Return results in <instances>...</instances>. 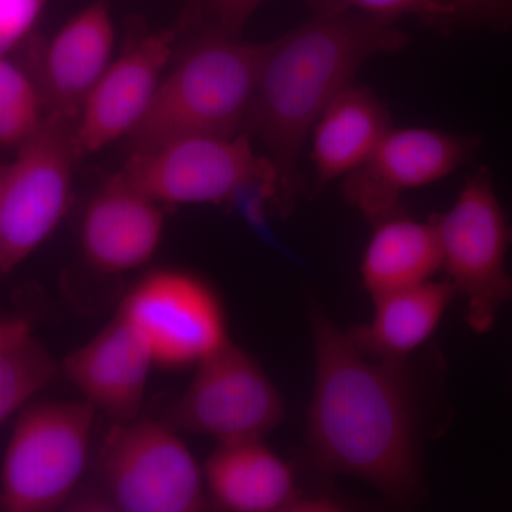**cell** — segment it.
<instances>
[{
  "instance_id": "obj_1",
  "label": "cell",
  "mask_w": 512,
  "mask_h": 512,
  "mask_svg": "<svg viewBox=\"0 0 512 512\" xmlns=\"http://www.w3.org/2000/svg\"><path fill=\"white\" fill-rule=\"evenodd\" d=\"M312 332V466L360 478L394 504L417 503L423 493L419 392L409 362H373L319 309L312 312Z\"/></svg>"
},
{
  "instance_id": "obj_2",
  "label": "cell",
  "mask_w": 512,
  "mask_h": 512,
  "mask_svg": "<svg viewBox=\"0 0 512 512\" xmlns=\"http://www.w3.org/2000/svg\"><path fill=\"white\" fill-rule=\"evenodd\" d=\"M312 10L301 28L272 42L244 128L278 170L284 212L301 188L299 157L320 114L367 60L407 43L394 20L353 9Z\"/></svg>"
},
{
  "instance_id": "obj_3",
  "label": "cell",
  "mask_w": 512,
  "mask_h": 512,
  "mask_svg": "<svg viewBox=\"0 0 512 512\" xmlns=\"http://www.w3.org/2000/svg\"><path fill=\"white\" fill-rule=\"evenodd\" d=\"M272 42H244L218 28L198 39L165 74L128 136L131 153L178 138L244 133Z\"/></svg>"
},
{
  "instance_id": "obj_4",
  "label": "cell",
  "mask_w": 512,
  "mask_h": 512,
  "mask_svg": "<svg viewBox=\"0 0 512 512\" xmlns=\"http://www.w3.org/2000/svg\"><path fill=\"white\" fill-rule=\"evenodd\" d=\"M439 232L448 282L466 301V323L476 335L493 330L504 305L512 302V275L507 254L512 225L493 175L480 167L468 175L456 204L431 217Z\"/></svg>"
},
{
  "instance_id": "obj_5",
  "label": "cell",
  "mask_w": 512,
  "mask_h": 512,
  "mask_svg": "<svg viewBox=\"0 0 512 512\" xmlns=\"http://www.w3.org/2000/svg\"><path fill=\"white\" fill-rule=\"evenodd\" d=\"M76 120L46 113L5 164L0 190V274L26 261L59 227L72 200Z\"/></svg>"
},
{
  "instance_id": "obj_6",
  "label": "cell",
  "mask_w": 512,
  "mask_h": 512,
  "mask_svg": "<svg viewBox=\"0 0 512 512\" xmlns=\"http://www.w3.org/2000/svg\"><path fill=\"white\" fill-rule=\"evenodd\" d=\"M96 412L84 400L37 403L20 414L0 476L6 511H52L69 498L86 467Z\"/></svg>"
},
{
  "instance_id": "obj_7",
  "label": "cell",
  "mask_w": 512,
  "mask_h": 512,
  "mask_svg": "<svg viewBox=\"0 0 512 512\" xmlns=\"http://www.w3.org/2000/svg\"><path fill=\"white\" fill-rule=\"evenodd\" d=\"M111 505L124 512H195L205 508L204 478L183 441L157 421L114 423L99 451Z\"/></svg>"
},
{
  "instance_id": "obj_8",
  "label": "cell",
  "mask_w": 512,
  "mask_h": 512,
  "mask_svg": "<svg viewBox=\"0 0 512 512\" xmlns=\"http://www.w3.org/2000/svg\"><path fill=\"white\" fill-rule=\"evenodd\" d=\"M123 173L158 204L229 205L239 188L251 181L275 178L281 185L274 163L256 153L244 133L178 138L134 151Z\"/></svg>"
},
{
  "instance_id": "obj_9",
  "label": "cell",
  "mask_w": 512,
  "mask_h": 512,
  "mask_svg": "<svg viewBox=\"0 0 512 512\" xmlns=\"http://www.w3.org/2000/svg\"><path fill=\"white\" fill-rule=\"evenodd\" d=\"M140 333L154 365H198L229 342L224 306L190 272L160 269L141 279L119 312Z\"/></svg>"
},
{
  "instance_id": "obj_10",
  "label": "cell",
  "mask_w": 512,
  "mask_h": 512,
  "mask_svg": "<svg viewBox=\"0 0 512 512\" xmlns=\"http://www.w3.org/2000/svg\"><path fill=\"white\" fill-rule=\"evenodd\" d=\"M284 417V400L262 367L228 342L198 363L173 410V424L220 443L261 439Z\"/></svg>"
},
{
  "instance_id": "obj_11",
  "label": "cell",
  "mask_w": 512,
  "mask_h": 512,
  "mask_svg": "<svg viewBox=\"0 0 512 512\" xmlns=\"http://www.w3.org/2000/svg\"><path fill=\"white\" fill-rule=\"evenodd\" d=\"M478 136L434 128H390L365 163L343 178L345 200L373 224L400 214L406 192L447 178L480 147Z\"/></svg>"
},
{
  "instance_id": "obj_12",
  "label": "cell",
  "mask_w": 512,
  "mask_h": 512,
  "mask_svg": "<svg viewBox=\"0 0 512 512\" xmlns=\"http://www.w3.org/2000/svg\"><path fill=\"white\" fill-rule=\"evenodd\" d=\"M174 46L173 30H157L110 63L84 100L74 124L79 157L99 153L133 133L156 96Z\"/></svg>"
},
{
  "instance_id": "obj_13",
  "label": "cell",
  "mask_w": 512,
  "mask_h": 512,
  "mask_svg": "<svg viewBox=\"0 0 512 512\" xmlns=\"http://www.w3.org/2000/svg\"><path fill=\"white\" fill-rule=\"evenodd\" d=\"M164 234L160 204L121 173L104 183L84 214V258L103 274H123L146 265Z\"/></svg>"
},
{
  "instance_id": "obj_14",
  "label": "cell",
  "mask_w": 512,
  "mask_h": 512,
  "mask_svg": "<svg viewBox=\"0 0 512 512\" xmlns=\"http://www.w3.org/2000/svg\"><path fill=\"white\" fill-rule=\"evenodd\" d=\"M153 365L140 333L117 315L96 338L64 359L63 372L94 409L114 423H127L140 417Z\"/></svg>"
},
{
  "instance_id": "obj_15",
  "label": "cell",
  "mask_w": 512,
  "mask_h": 512,
  "mask_svg": "<svg viewBox=\"0 0 512 512\" xmlns=\"http://www.w3.org/2000/svg\"><path fill=\"white\" fill-rule=\"evenodd\" d=\"M114 23L103 0L80 10L43 47L36 83L46 113L77 120L84 100L110 66Z\"/></svg>"
},
{
  "instance_id": "obj_16",
  "label": "cell",
  "mask_w": 512,
  "mask_h": 512,
  "mask_svg": "<svg viewBox=\"0 0 512 512\" xmlns=\"http://www.w3.org/2000/svg\"><path fill=\"white\" fill-rule=\"evenodd\" d=\"M392 128V117L372 90L349 84L312 128L313 192L360 167Z\"/></svg>"
},
{
  "instance_id": "obj_17",
  "label": "cell",
  "mask_w": 512,
  "mask_h": 512,
  "mask_svg": "<svg viewBox=\"0 0 512 512\" xmlns=\"http://www.w3.org/2000/svg\"><path fill=\"white\" fill-rule=\"evenodd\" d=\"M205 481L215 503L238 512L292 510L299 498L291 468L261 439L220 443Z\"/></svg>"
},
{
  "instance_id": "obj_18",
  "label": "cell",
  "mask_w": 512,
  "mask_h": 512,
  "mask_svg": "<svg viewBox=\"0 0 512 512\" xmlns=\"http://www.w3.org/2000/svg\"><path fill=\"white\" fill-rule=\"evenodd\" d=\"M456 295L451 282L427 281L379 296L372 322L349 330L350 342L370 359H409L433 335Z\"/></svg>"
},
{
  "instance_id": "obj_19",
  "label": "cell",
  "mask_w": 512,
  "mask_h": 512,
  "mask_svg": "<svg viewBox=\"0 0 512 512\" xmlns=\"http://www.w3.org/2000/svg\"><path fill=\"white\" fill-rule=\"evenodd\" d=\"M443 255L433 221L402 214L376 222L362 261V281L372 298L430 281L441 269Z\"/></svg>"
},
{
  "instance_id": "obj_20",
  "label": "cell",
  "mask_w": 512,
  "mask_h": 512,
  "mask_svg": "<svg viewBox=\"0 0 512 512\" xmlns=\"http://www.w3.org/2000/svg\"><path fill=\"white\" fill-rule=\"evenodd\" d=\"M57 370L55 357L33 335L0 353V426L45 389Z\"/></svg>"
},
{
  "instance_id": "obj_21",
  "label": "cell",
  "mask_w": 512,
  "mask_h": 512,
  "mask_svg": "<svg viewBox=\"0 0 512 512\" xmlns=\"http://www.w3.org/2000/svg\"><path fill=\"white\" fill-rule=\"evenodd\" d=\"M46 110L36 79L9 59H0V147L19 148L36 133Z\"/></svg>"
},
{
  "instance_id": "obj_22",
  "label": "cell",
  "mask_w": 512,
  "mask_h": 512,
  "mask_svg": "<svg viewBox=\"0 0 512 512\" xmlns=\"http://www.w3.org/2000/svg\"><path fill=\"white\" fill-rule=\"evenodd\" d=\"M311 8L353 9L397 22L414 16L430 28L448 32L451 8L448 0H311Z\"/></svg>"
},
{
  "instance_id": "obj_23",
  "label": "cell",
  "mask_w": 512,
  "mask_h": 512,
  "mask_svg": "<svg viewBox=\"0 0 512 512\" xmlns=\"http://www.w3.org/2000/svg\"><path fill=\"white\" fill-rule=\"evenodd\" d=\"M451 29H488L504 33L512 29V0H448Z\"/></svg>"
},
{
  "instance_id": "obj_24",
  "label": "cell",
  "mask_w": 512,
  "mask_h": 512,
  "mask_svg": "<svg viewBox=\"0 0 512 512\" xmlns=\"http://www.w3.org/2000/svg\"><path fill=\"white\" fill-rule=\"evenodd\" d=\"M49 0H0V59L35 28Z\"/></svg>"
},
{
  "instance_id": "obj_25",
  "label": "cell",
  "mask_w": 512,
  "mask_h": 512,
  "mask_svg": "<svg viewBox=\"0 0 512 512\" xmlns=\"http://www.w3.org/2000/svg\"><path fill=\"white\" fill-rule=\"evenodd\" d=\"M264 0H211L218 29L231 36H241L249 18Z\"/></svg>"
},
{
  "instance_id": "obj_26",
  "label": "cell",
  "mask_w": 512,
  "mask_h": 512,
  "mask_svg": "<svg viewBox=\"0 0 512 512\" xmlns=\"http://www.w3.org/2000/svg\"><path fill=\"white\" fill-rule=\"evenodd\" d=\"M32 335L30 323L20 316H0V353Z\"/></svg>"
},
{
  "instance_id": "obj_27",
  "label": "cell",
  "mask_w": 512,
  "mask_h": 512,
  "mask_svg": "<svg viewBox=\"0 0 512 512\" xmlns=\"http://www.w3.org/2000/svg\"><path fill=\"white\" fill-rule=\"evenodd\" d=\"M3 175H5V164L0 165V190H2Z\"/></svg>"
}]
</instances>
